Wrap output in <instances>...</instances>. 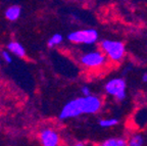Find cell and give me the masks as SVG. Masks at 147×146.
<instances>
[{
  "label": "cell",
  "instance_id": "cell-7",
  "mask_svg": "<svg viewBox=\"0 0 147 146\" xmlns=\"http://www.w3.org/2000/svg\"><path fill=\"white\" fill-rule=\"evenodd\" d=\"M7 51L10 54H14L18 57H23L26 56V49L23 46V44H21L18 41H11L7 44Z\"/></svg>",
  "mask_w": 147,
  "mask_h": 146
},
{
  "label": "cell",
  "instance_id": "cell-2",
  "mask_svg": "<svg viewBox=\"0 0 147 146\" xmlns=\"http://www.w3.org/2000/svg\"><path fill=\"white\" fill-rule=\"evenodd\" d=\"M101 48L113 62H121L126 51L124 43L113 40H103L101 42Z\"/></svg>",
  "mask_w": 147,
  "mask_h": 146
},
{
  "label": "cell",
  "instance_id": "cell-16",
  "mask_svg": "<svg viewBox=\"0 0 147 146\" xmlns=\"http://www.w3.org/2000/svg\"><path fill=\"white\" fill-rule=\"evenodd\" d=\"M74 146H85V144L82 143V142H79V143H76Z\"/></svg>",
  "mask_w": 147,
  "mask_h": 146
},
{
  "label": "cell",
  "instance_id": "cell-5",
  "mask_svg": "<svg viewBox=\"0 0 147 146\" xmlns=\"http://www.w3.org/2000/svg\"><path fill=\"white\" fill-rule=\"evenodd\" d=\"M39 140L42 146H60V136L53 128L42 129L39 133Z\"/></svg>",
  "mask_w": 147,
  "mask_h": 146
},
{
  "label": "cell",
  "instance_id": "cell-8",
  "mask_svg": "<svg viewBox=\"0 0 147 146\" xmlns=\"http://www.w3.org/2000/svg\"><path fill=\"white\" fill-rule=\"evenodd\" d=\"M5 18L10 22H16L21 18L22 7L20 5H11L5 10Z\"/></svg>",
  "mask_w": 147,
  "mask_h": 146
},
{
  "label": "cell",
  "instance_id": "cell-15",
  "mask_svg": "<svg viewBox=\"0 0 147 146\" xmlns=\"http://www.w3.org/2000/svg\"><path fill=\"white\" fill-rule=\"evenodd\" d=\"M142 81H143V82H145V83L147 82V73L143 74V76H142Z\"/></svg>",
  "mask_w": 147,
  "mask_h": 146
},
{
  "label": "cell",
  "instance_id": "cell-14",
  "mask_svg": "<svg viewBox=\"0 0 147 146\" xmlns=\"http://www.w3.org/2000/svg\"><path fill=\"white\" fill-rule=\"evenodd\" d=\"M82 94H83V97H87V96L91 95V91L88 87H83L82 88Z\"/></svg>",
  "mask_w": 147,
  "mask_h": 146
},
{
  "label": "cell",
  "instance_id": "cell-9",
  "mask_svg": "<svg viewBox=\"0 0 147 146\" xmlns=\"http://www.w3.org/2000/svg\"><path fill=\"white\" fill-rule=\"evenodd\" d=\"M100 146H128V143L122 138H110L102 142Z\"/></svg>",
  "mask_w": 147,
  "mask_h": 146
},
{
  "label": "cell",
  "instance_id": "cell-10",
  "mask_svg": "<svg viewBox=\"0 0 147 146\" xmlns=\"http://www.w3.org/2000/svg\"><path fill=\"white\" fill-rule=\"evenodd\" d=\"M62 40H63V37H62L61 34H54L49 38L48 42H47V45L50 48L54 47L56 45H59L62 42Z\"/></svg>",
  "mask_w": 147,
  "mask_h": 146
},
{
  "label": "cell",
  "instance_id": "cell-4",
  "mask_svg": "<svg viewBox=\"0 0 147 146\" xmlns=\"http://www.w3.org/2000/svg\"><path fill=\"white\" fill-rule=\"evenodd\" d=\"M105 91L113 95L117 100H124L126 97V82L121 78H115L108 81L105 85Z\"/></svg>",
  "mask_w": 147,
  "mask_h": 146
},
{
  "label": "cell",
  "instance_id": "cell-3",
  "mask_svg": "<svg viewBox=\"0 0 147 146\" xmlns=\"http://www.w3.org/2000/svg\"><path fill=\"white\" fill-rule=\"evenodd\" d=\"M67 39L76 44H94L98 40V33L95 29H84L74 31L67 35Z\"/></svg>",
  "mask_w": 147,
  "mask_h": 146
},
{
  "label": "cell",
  "instance_id": "cell-13",
  "mask_svg": "<svg viewBox=\"0 0 147 146\" xmlns=\"http://www.w3.org/2000/svg\"><path fill=\"white\" fill-rule=\"evenodd\" d=\"M1 55H2V59L4 60V62H6V64H10V62H12V56H11V54H10V53H9L7 50L2 51Z\"/></svg>",
  "mask_w": 147,
  "mask_h": 146
},
{
  "label": "cell",
  "instance_id": "cell-1",
  "mask_svg": "<svg viewBox=\"0 0 147 146\" xmlns=\"http://www.w3.org/2000/svg\"><path fill=\"white\" fill-rule=\"evenodd\" d=\"M101 106L102 102L97 96L90 95L87 97H79L64 104L59 112V119L67 120L77 118L82 114H96Z\"/></svg>",
  "mask_w": 147,
  "mask_h": 146
},
{
  "label": "cell",
  "instance_id": "cell-11",
  "mask_svg": "<svg viewBox=\"0 0 147 146\" xmlns=\"http://www.w3.org/2000/svg\"><path fill=\"white\" fill-rule=\"evenodd\" d=\"M117 124H119L117 119H104L99 121V126L102 128H109V127H113Z\"/></svg>",
  "mask_w": 147,
  "mask_h": 146
},
{
  "label": "cell",
  "instance_id": "cell-6",
  "mask_svg": "<svg viewBox=\"0 0 147 146\" xmlns=\"http://www.w3.org/2000/svg\"><path fill=\"white\" fill-rule=\"evenodd\" d=\"M106 62L105 55L100 51H92L84 54L81 57V62L87 68L95 69L103 66Z\"/></svg>",
  "mask_w": 147,
  "mask_h": 146
},
{
  "label": "cell",
  "instance_id": "cell-12",
  "mask_svg": "<svg viewBox=\"0 0 147 146\" xmlns=\"http://www.w3.org/2000/svg\"><path fill=\"white\" fill-rule=\"evenodd\" d=\"M144 143L143 137L140 135H135L130 139V141L128 142V146H142Z\"/></svg>",
  "mask_w": 147,
  "mask_h": 146
}]
</instances>
